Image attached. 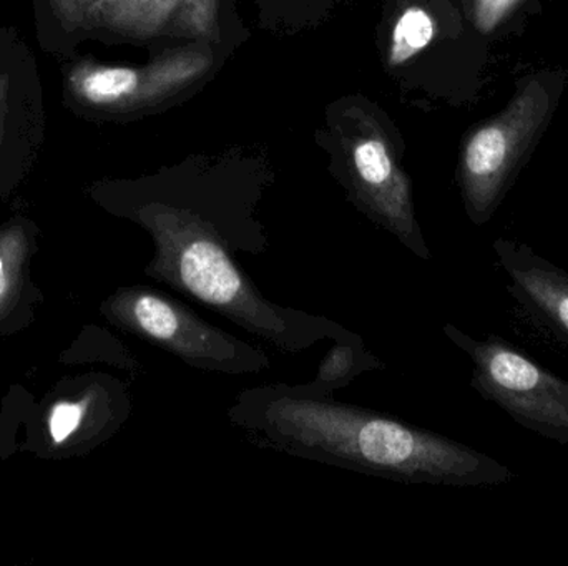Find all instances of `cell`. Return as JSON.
<instances>
[{
    "label": "cell",
    "mask_w": 568,
    "mask_h": 566,
    "mask_svg": "<svg viewBox=\"0 0 568 566\" xmlns=\"http://www.w3.org/2000/svg\"><path fill=\"white\" fill-rule=\"evenodd\" d=\"M77 92L87 102L109 105L132 95L139 86V75L130 69H93L80 73Z\"/></svg>",
    "instance_id": "cell-8"
},
{
    "label": "cell",
    "mask_w": 568,
    "mask_h": 566,
    "mask_svg": "<svg viewBox=\"0 0 568 566\" xmlns=\"http://www.w3.org/2000/svg\"><path fill=\"white\" fill-rule=\"evenodd\" d=\"M36 233L27 223L0 226V338L26 328L39 291L30 278Z\"/></svg>",
    "instance_id": "cell-6"
},
{
    "label": "cell",
    "mask_w": 568,
    "mask_h": 566,
    "mask_svg": "<svg viewBox=\"0 0 568 566\" xmlns=\"http://www.w3.org/2000/svg\"><path fill=\"white\" fill-rule=\"evenodd\" d=\"M384 368V362L366 348L363 338L334 342L321 359L313 381L296 384V388L310 394L334 398V392L347 388L361 374Z\"/></svg>",
    "instance_id": "cell-7"
},
{
    "label": "cell",
    "mask_w": 568,
    "mask_h": 566,
    "mask_svg": "<svg viewBox=\"0 0 568 566\" xmlns=\"http://www.w3.org/2000/svg\"><path fill=\"white\" fill-rule=\"evenodd\" d=\"M497 265L509 278V292L537 321L568 344V272L523 243L497 239Z\"/></svg>",
    "instance_id": "cell-5"
},
{
    "label": "cell",
    "mask_w": 568,
    "mask_h": 566,
    "mask_svg": "<svg viewBox=\"0 0 568 566\" xmlns=\"http://www.w3.org/2000/svg\"><path fill=\"white\" fill-rule=\"evenodd\" d=\"M226 418L255 447L399 484L486 488L517 477L446 435L284 382L239 392Z\"/></svg>",
    "instance_id": "cell-1"
},
{
    "label": "cell",
    "mask_w": 568,
    "mask_h": 566,
    "mask_svg": "<svg viewBox=\"0 0 568 566\" xmlns=\"http://www.w3.org/2000/svg\"><path fill=\"white\" fill-rule=\"evenodd\" d=\"M103 318L199 371L225 375L272 369L265 351L210 325L190 306L152 286L116 289L100 306Z\"/></svg>",
    "instance_id": "cell-2"
},
{
    "label": "cell",
    "mask_w": 568,
    "mask_h": 566,
    "mask_svg": "<svg viewBox=\"0 0 568 566\" xmlns=\"http://www.w3.org/2000/svg\"><path fill=\"white\" fill-rule=\"evenodd\" d=\"M132 399L119 379L87 375L69 395H60L43 414V442L57 455L82 454L116 434L129 419Z\"/></svg>",
    "instance_id": "cell-4"
},
{
    "label": "cell",
    "mask_w": 568,
    "mask_h": 566,
    "mask_svg": "<svg viewBox=\"0 0 568 566\" xmlns=\"http://www.w3.org/2000/svg\"><path fill=\"white\" fill-rule=\"evenodd\" d=\"M434 25L423 9L406 10L394 29L393 62L399 63L419 52L433 40Z\"/></svg>",
    "instance_id": "cell-9"
},
{
    "label": "cell",
    "mask_w": 568,
    "mask_h": 566,
    "mask_svg": "<svg viewBox=\"0 0 568 566\" xmlns=\"http://www.w3.org/2000/svg\"><path fill=\"white\" fill-rule=\"evenodd\" d=\"M446 338L473 362L470 388L527 431L568 445V381L496 335L474 338L444 325Z\"/></svg>",
    "instance_id": "cell-3"
}]
</instances>
